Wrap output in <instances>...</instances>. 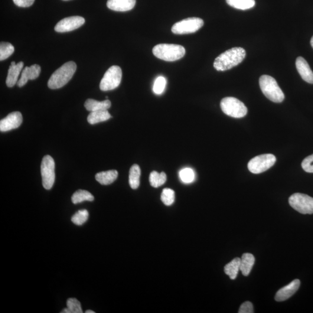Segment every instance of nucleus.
Returning a JSON list of instances; mask_svg holds the SVG:
<instances>
[{
    "label": "nucleus",
    "mask_w": 313,
    "mask_h": 313,
    "mask_svg": "<svg viewBox=\"0 0 313 313\" xmlns=\"http://www.w3.org/2000/svg\"><path fill=\"white\" fill-rule=\"evenodd\" d=\"M276 161V156L273 155H260L250 159L248 164V168L253 174H258L271 168Z\"/></svg>",
    "instance_id": "6e6552de"
},
{
    "label": "nucleus",
    "mask_w": 313,
    "mask_h": 313,
    "mask_svg": "<svg viewBox=\"0 0 313 313\" xmlns=\"http://www.w3.org/2000/svg\"><path fill=\"white\" fill-rule=\"evenodd\" d=\"M296 66L302 79L310 84H313V72L307 61L299 57L296 59Z\"/></svg>",
    "instance_id": "2eb2a0df"
},
{
    "label": "nucleus",
    "mask_w": 313,
    "mask_h": 313,
    "mask_svg": "<svg viewBox=\"0 0 313 313\" xmlns=\"http://www.w3.org/2000/svg\"><path fill=\"white\" fill-rule=\"evenodd\" d=\"M301 285V282L298 279L293 280L288 285L283 286L277 292L275 300L277 302L285 301L296 292Z\"/></svg>",
    "instance_id": "ddd939ff"
},
{
    "label": "nucleus",
    "mask_w": 313,
    "mask_h": 313,
    "mask_svg": "<svg viewBox=\"0 0 313 313\" xmlns=\"http://www.w3.org/2000/svg\"><path fill=\"white\" fill-rule=\"evenodd\" d=\"M112 116L107 110H98L95 112H91L88 116L87 120L90 125H96V124L106 122L109 120Z\"/></svg>",
    "instance_id": "412c9836"
},
{
    "label": "nucleus",
    "mask_w": 313,
    "mask_h": 313,
    "mask_svg": "<svg viewBox=\"0 0 313 313\" xmlns=\"http://www.w3.org/2000/svg\"><path fill=\"white\" fill-rule=\"evenodd\" d=\"M85 22V19L81 16H70L59 22L55 26V31L59 32L73 31L80 28L84 24Z\"/></svg>",
    "instance_id": "9b49d317"
},
{
    "label": "nucleus",
    "mask_w": 313,
    "mask_h": 313,
    "mask_svg": "<svg viewBox=\"0 0 313 313\" xmlns=\"http://www.w3.org/2000/svg\"><path fill=\"white\" fill-rule=\"evenodd\" d=\"M240 261L239 257H236L224 266V273L229 276L230 279H236L240 268Z\"/></svg>",
    "instance_id": "5701e85b"
},
{
    "label": "nucleus",
    "mask_w": 313,
    "mask_h": 313,
    "mask_svg": "<svg viewBox=\"0 0 313 313\" xmlns=\"http://www.w3.org/2000/svg\"><path fill=\"white\" fill-rule=\"evenodd\" d=\"M246 56V51L244 48H231L215 59L214 67L215 69L219 71L231 69L242 63Z\"/></svg>",
    "instance_id": "f257e3e1"
},
{
    "label": "nucleus",
    "mask_w": 313,
    "mask_h": 313,
    "mask_svg": "<svg viewBox=\"0 0 313 313\" xmlns=\"http://www.w3.org/2000/svg\"><path fill=\"white\" fill-rule=\"evenodd\" d=\"M167 85V80L164 77L159 76L156 78L154 86H153V92L156 94H161L165 89Z\"/></svg>",
    "instance_id": "2f4dec72"
},
{
    "label": "nucleus",
    "mask_w": 313,
    "mask_h": 313,
    "mask_svg": "<svg viewBox=\"0 0 313 313\" xmlns=\"http://www.w3.org/2000/svg\"><path fill=\"white\" fill-rule=\"evenodd\" d=\"M111 104H112L108 99L99 102L93 99H89L85 102L84 106L88 111L93 112L98 110H107L110 108Z\"/></svg>",
    "instance_id": "a211bd4d"
},
{
    "label": "nucleus",
    "mask_w": 313,
    "mask_h": 313,
    "mask_svg": "<svg viewBox=\"0 0 313 313\" xmlns=\"http://www.w3.org/2000/svg\"><path fill=\"white\" fill-rule=\"evenodd\" d=\"M24 63L22 62L16 64L15 62H12L11 66H9L7 77H6V84L9 88L15 86L18 83V78L21 74Z\"/></svg>",
    "instance_id": "f3484780"
},
{
    "label": "nucleus",
    "mask_w": 313,
    "mask_h": 313,
    "mask_svg": "<svg viewBox=\"0 0 313 313\" xmlns=\"http://www.w3.org/2000/svg\"><path fill=\"white\" fill-rule=\"evenodd\" d=\"M204 21L199 18H188L176 23L172 26L171 31L175 34L193 33L203 27Z\"/></svg>",
    "instance_id": "0eeeda50"
},
{
    "label": "nucleus",
    "mask_w": 313,
    "mask_h": 313,
    "mask_svg": "<svg viewBox=\"0 0 313 313\" xmlns=\"http://www.w3.org/2000/svg\"><path fill=\"white\" fill-rule=\"evenodd\" d=\"M41 67L38 64L32 65L31 67H26L21 74L20 80L18 81L19 87H22L29 80L36 79L40 76Z\"/></svg>",
    "instance_id": "4468645a"
},
{
    "label": "nucleus",
    "mask_w": 313,
    "mask_h": 313,
    "mask_svg": "<svg viewBox=\"0 0 313 313\" xmlns=\"http://www.w3.org/2000/svg\"><path fill=\"white\" fill-rule=\"evenodd\" d=\"M67 308L63 310L62 313H83L81 303L76 298H70L67 301Z\"/></svg>",
    "instance_id": "bb28decb"
},
{
    "label": "nucleus",
    "mask_w": 313,
    "mask_h": 313,
    "mask_svg": "<svg viewBox=\"0 0 313 313\" xmlns=\"http://www.w3.org/2000/svg\"><path fill=\"white\" fill-rule=\"evenodd\" d=\"M95 312L93 311H90V310H89V311H87L86 312V313H94Z\"/></svg>",
    "instance_id": "c9c22d12"
},
{
    "label": "nucleus",
    "mask_w": 313,
    "mask_h": 313,
    "mask_svg": "<svg viewBox=\"0 0 313 313\" xmlns=\"http://www.w3.org/2000/svg\"><path fill=\"white\" fill-rule=\"evenodd\" d=\"M302 167L305 171L313 173V155L309 156L303 159Z\"/></svg>",
    "instance_id": "473e14b6"
},
{
    "label": "nucleus",
    "mask_w": 313,
    "mask_h": 313,
    "mask_svg": "<svg viewBox=\"0 0 313 313\" xmlns=\"http://www.w3.org/2000/svg\"><path fill=\"white\" fill-rule=\"evenodd\" d=\"M179 177L185 184H191L194 181L195 173L191 168H185L179 172Z\"/></svg>",
    "instance_id": "c756f323"
},
{
    "label": "nucleus",
    "mask_w": 313,
    "mask_h": 313,
    "mask_svg": "<svg viewBox=\"0 0 313 313\" xmlns=\"http://www.w3.org/2000/svg\"><path fill=\"white\" fill-rule=\"evenodd\" d=\"M255 262V257L252 254L249 253L243 254L240 261V270L244 276H248L250 275Z\"/></svg>",
    "instance_id": "6ab92c4d"
},
{
    "label": "nucleus",
    "mask_w": 313,
    "mask_h": 313,
    "mask_svg": "<svg viewBox=\"0 0 313 313\" xmlns=\"http://www.w3.org/2000/svg\"><path fill=\"white\" fill-rule=\"evenodd\" d=\"M35 0H13L16 5L19 7H29L33 4Z\"/></svg>",
    "instance_id": "f704fd0d"
},
{
    "label": "nucleus",
    "mask_w": 313,
    "mask_h": 313,
    "mask_svg": "<svg viewBox=\"0 0 313 313\" xmlns=\"http://www.w3.org/2000/svg\"><path fill=\"white\" fill-rule=\"evenodd\" d=\"M122 79V68L118 66L110 67L100 81V89L102 91L115 90L120 86Z\"/></svg>",
    "instance_id": "423d86ee"
},
{
    "label": "nucleus",
    "mask_w": 313,
    "mask_h": 313,
    "mask_svg": "<svg viewBox=\"0 0 313 313\" xmlns=\"http://www.w3.org/2000/svg\"><path fill=\"white\" fill-rule=\"evenodd\" d=\"M55 165V161L51 156L47 155L42 158L41 164L42 186L47 190H50L54 184Z\"/></svg>",
    "instance_id": "1a4fd4ad"
},
{
    "label": "nucleus",
    "mask_w": 313,
    "mask_h": 313,
    "mask_svg": "<svg viewBox=\"0 0 313 313\" xmlns=\"http://www.w3.org/2000/svg\"><path fill=\"white\" fill-rule=\"evenodd\" d=\"M149 181L152 187L157 188L167 181V175L163 172L159 174L157 172L153 171L150 175Z\"/></svg>",
    "instance_id": "a878e982"
},
{
    "label": "nucleus",
    "mask_w": 313,
    "mask_h": 313,
    "mask_svg": "<svg viewBox=\"0 0 313 313\" xmlns=\"http://www.w3.org/2000/svg\"><path fill=\"white\" fill-rule=\"evenodd\" d=\"M89 213L86 210H80L75 214L72 218L71 221L72 222L78 226H81L86 223L88 219H89Z\"/></svg>",
    "instance_id": "c85d7f7f"
},
{
    "label": "nucleus",
    "mask_w": 313,
    "mask_h": 313,
    "mask_svg": "<svg viewBox=\"0 0 313 313\" xmlns=\"http://www.w3.org/2000/svg\"><path fill=\"white\" fill-rule=\"evenodd\" d=\"M141 174V168L138 165H133L130 168L129 174V184L130 188L132 189H136L139 188Z\"/></svg>",
    "instance_id": "4be33fe9"
},
{
    "label": "nucleus",
    "mask_w": 313,
    "mask_h": 313,
    "mask_svg": "<svg viewBox=\"0 0 313 313\" xmlns=\"http://www.w3.org/2000/svg\"><path fill=\"white\" fill-rule=\"evenodd\" d=\"M311 44L312 48H313V36L312 37L311 39Z\"/></svg>",
    "instance_id": "e433bc0d"
},
{
    "label": "nucleus",
    "mask_w": 313,
    "mask_h": 313,
    "mask_svg": "<svg viewBox=\"0 0 313 313\" xmlns=\"http://www.w3.org/2000/svg\"><path fill=\"white\" fill-rule=\"evenodd\" d=\"M259 85L263 94L272 102L281 103L284 99V94L273 77L263 75L259 78Z\"/></svg>",
    "instance_id": "20e7f679"
},
{
    "label": "nucleus",
    "mask_w": 313,
    "mask_h": 313,
    "mask_svg": "<svg viewBox=\"0 0 313 313\" xmlns=\"http://www.w3.org/2000/svg\"><path fill=\"white\" fill-rule=\"evenodd\" d=\"M14 47L11 44L1 42L0 44V60L2 61L6 60L14 53Z\"/></svg>",
    "instance_id": "cd10ccee"
},
{
    "label": "nucleus",
    "mask_w": 313,
    "mask_h": 313,
    "mask_svg": "<svg viewBox=\"0 0 313 313\" xmlns=\"http://www.w3.org/2000/svg\"><path fill=\"white\" fill-rule=\"evenodd\" d=\"M254 312L252 303L246 302L240 306L239 313H253Z\"/></svg>",
    "instance_id": "72a5a7b5"
},
{
    "label": "nucleus",
    "mask_w": 313,
    "mask_h": 313,
    "mask_svg": "<svg viewBox=\"0 0 313 313\" xmlns=\"http://www.w3.org/2000/svg\"><path fill=\"white\" fill-rule=\"evenodd\" d=\"M289 204L302 214H313V198L302 193H295L289 198Z\"/></svg>",
    "instance_id": "9d476101"
},
{
    "label": "nucleus",
    "mask_w": 313,
    "mask_h": 313,
    "mask_svg": "<svg viewBox=\"0 0 313 313\" xmlns=\"http://www.w3.org/2000/svg\"><path fill=\"white\" fill-rule=\"evenodd\" d=\"M153 53L159 60L174 62L181 60L185 56L186 51L184 47L177 44H159L153 49Z\"/></svg>",
    "instance_id": "7ed1b4c3"
},
{
    "label": "nucleus",
    "mask_w": 313,
    "mask_h": 313,
    "mask_svg": "<svg viewBox=\"0 0 313 313\" xmlns=\"http://www.w3.org/2000/svg\"><path fill=\"white\" fill-rule=\"evenodd\" d=\"M94 197L89 191L84 190H78L71 197V201L74 204L82 203L85 201H93Z\"/></svg>",
    "instance_id": "393cba45"
},
{
    "label": "nucleus",
    "mask_w": 313,
    "mask_h": 313,
    "mask_svg": "<svg viewBox=\"0 0 313 313\" xmlns=\"http://www.w3.org/2000/svg\"><path fill=\"white\" fill-rule=\"evenodd\" d=\"M77 65L74 62L65 63L52 74L48 86L52 90L61 89L68 83L76 72Z\"/></svg>",
    "instance_id": "f03ea898"
},
{
    "label": "nucleus",
    "mask_w": 313,
    "mask_h": 313,
    "mask_svg": "<svg viewBox=\"0 0 313 313\" xmlns=\"http://www.w3.org/2000/svg\"><path fill=\"white\" fill-rule=\"evenodd\" d=\"M175 191L171 188H166L162 190L161 199L162 203L169 206L175 201Z\"/></svg>",
    "instance_id": "7c9ffc66"
},
{
    "label": "nucleus",
    "mask_w": 313,
    "mask_h": 313,
    "mask_svg": "<svg viewBox=\"0 0 313 313\" xmlns=\"http://www.w3.org/2000/svg\"><path fill=\"white\" fill-rule=\"evenodd\" d=\"M136 4V0H108L107 6L113 11L125 12L131 10Z\"/></svg>",
    "instance_id": "dca6fc26"
},
{
    "label": "nucleus",
    "mask_w": 313,
    "mask_h": 313,
    "mask_svg": "<svg viewBox=\"0 0 313 313\" xmlns=\"http://www.w3.org/2000/svg\"><path fill=\"white\" fill-rule=\"evenodd\" d=\"M63 1H69V0H63Z\"/></svg>",
    "instance_id": "4c0bfd02"
},
{
    "label": "nucleus",
    "mask_w": 313,
    "mask_h": 313,
    "mask_svg": "<svg viewBox=\"0 0 313 313\" xmlns=\"http://www.w3.org/2000/svg\"><path fill=\"white\" fill-rule=\"evenodd\" d=\"M228 5L231 7L247 10L253 7L255 5V0H226Z\"/></svg>",
    "instance_id": "b1692460"
},
{
    "label": "nucleus",
    "mask_w": 313,
    "mask_h": 313,
    "mask_svg": "<svg viewBox=\"0 0 313 313\" xmlns=\"http://www.w3.org/2000/svg\"><path fill=\"white\" fill-rule=\"evenodd\" d=\"M118 175V172L116 170L103 171L97 173L95 179L101 185H109L116 180Z\"/></svg>",
    "instance_id": "aec40b11"
},
{
    "label": "nucleus",
    "mask_w": 313,
    "mask_h": 313,
    "mask_svg": "<svg viewBox=\"0 0 313 313\" xmlns=\"http://www.w3.org/2000/svg\"><path fill=\"white\" fill-rule=\"evenodd\" d=\"M23 122L21 113L12 112L3 119L0 122V130L1 132H7L12 129L18 128Z\"/></svg>",
    "instance_id": "f8f14e48"
},
{
    "label": "nucleus",
    "mask_w": 313,
    "mask_h": 313,
    "mask_svg": "<svg viewBox=\"0 0 313 313\" xmlns=\"http://www.w3.org/2000/svg\"><path fill=\"white\" fill-rule=\"evenodd\" d=\"M220 107L224 114L233 118H242L248 112L245 104L233 97H224L221 100Z\"/></svg>",
    "instance_id": "39448f33"
}]
</instances>
